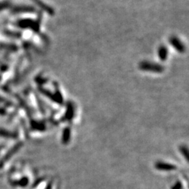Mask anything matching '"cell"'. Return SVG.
<instances>
[{"mask_svg": "<svg viewBox=\"0 0 189 189\" xmlns=\"http://www.w3.org/2000/svg\"><path fill=\"white\" fill-rule=\"evenodd\" d=\"M41 21V17H38L35 21L30 18H22L15 21L13 25L21 29H30L34 33L38 34L40 31Z\"/></svg>", "mask_w": 189, "mask_h": 189, "instance_id": "6da1fadb", "label": "cell"}, {"mask_svg": "<svg viewBox=\"0 0 189 189\" xmlns=\"http://www.w3.org/2000/svg\"><path fill=\"white\" fill-rule=\"evenodd\" d=\"M139 68L142 71L153 73H162L165 70V67L160 64L149 62V61H143L139 64Z\"/></svg>", "mask_w": 189, "mask_h": 189, "instance_id": "7a4b0ae2", "label": "cell"}, {"mask_svg": "<svg viewBox=\"0 0 189 189\" xmlns=\"http://www.w3.org/2000/svg\"><path fill=\"white\" fill-rule=\"evenodd\" d=\"M10 11L13 15H19L23 13H34L36 11V9L32 5L18 4L16 6H12L10 9Z\"/></svg>", "mask_w": 189, "mask_h": 189, "instance_id": "3957f363", "label": "cell"}, {"mask_svg": "<svg viewBox=\"0 0 189 189\" xmlns=\"http://www.w3.org/2000/svg\"><path fill=\"white\" fill-rule=\"evenodd\" d=\"M0 51L4 54L15 53L19 51V46L13 43L0 42Z\"/></svg>", "mask_w": 189, "mask_h": 189, "instance_id": "277c9868", "label": "cell"}, {"mask_svg": "<svg viewBox=\"0 0 189 189\" xmlns=\"http://www.w3.org/2000/svg\"><path fill=\"white\" fill-rule=\"evenodd\" d=\"M170 43L173 46L174 48L176 51H177L180 53H184L186 50V47L184 44L183 43L180 39L176 36H171L170 39Z\"/></svg>", "mask_w": 189, "mask_h": 189, "instance_id": "5b68a950", "label": "cell"}, {"mask_svg": "<svg viewBox=\"0 0 189 189\" xmlns=\"http://www.w3.org/2000/svg\"><path fill=\"white\" fill-rule=\"evenodd\" d=\"M2 34H3V36H6V37L13 39H20L23 36V33L21 32L18 30H12V29H2Z\"/></svg>", "mask_w": 189, "mask_h": 189, "instance_id": "8992f818", "label": "cell"}, {"mask_svg": "<svg viewBox=\"0 0 189 189\" xmlns=\"http://www.w3.org/2000/svg\"><path fill=\"white\" fill-rule=\"evenodd\" d=\"M32 1L34 2L36 6H38L39 8L43 10L44 11L46 12V13L50 14V15H53L54 14V10L51 8V6H49L48 5L43 2L41 0H32Z\"/></svg>", "mask_w": 189, "mask_h": 189, "instance_id": "52a82bcc", "label": "cell"}, {"mask_svg": "<svg viewBox=\"0 0 189 189\" xmlns=\"http://www.w3.org/2000/svg\"><path fill=\"white\" fill-rule=\"evenodd\" d=\"M158 55L159 59L162 61H165L168 59V49L165 46H161L158 49Z\"/></svg>", "mask_w": 189, "mask_h": 189, "instance_id": "ba28073f", "label": "cell"}, {"mask_svg": "<svg viewBox=\"0 0 189 189\" xmlns=\"http://www.w3.org/2000/svg\"><path fill=\"white\" fill-rule=\"evenodd\" d=\"M12 6V4L8 0H4V1L0 2V12L4 11V10L11 9Z\"/></svg>", "mask_w": 189, "mask_h": 189, "instance_id": "9c48e42d", "label": "cell"}, {"mask_svg": "<svg viewBox=\"0 0 189 189\" xmlns=\"http://www.w3.org/2000/svg\"><path fill=\"white\" fill-rule=\"evenodd\" d=\"M0 79H1V76H0Z\"/></svg>", "mask_w": 189, "mask_h": 189, "instance_id": "30bf717a", "label": "cell"}]
</instances>
